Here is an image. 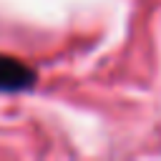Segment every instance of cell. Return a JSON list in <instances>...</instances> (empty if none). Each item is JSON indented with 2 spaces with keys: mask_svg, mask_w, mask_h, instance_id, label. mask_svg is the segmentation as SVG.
<instances>
[{
  "mask_svg": "<svg viewBox=\"0 0 161 161\" xmlns=\"http://www.w3.org/2000/svg\"><path fill=\"white\" fill-rule=\"evenodd\" d=\"M33 80H35V73L28 63L10 58V55H0V93L30 88Z\"/></svg>",
  "mask_w": 161,
  "mask_h": 161,
  "instance_id": "6da1fadb",
  "label": "cell"
}]
</instances>
